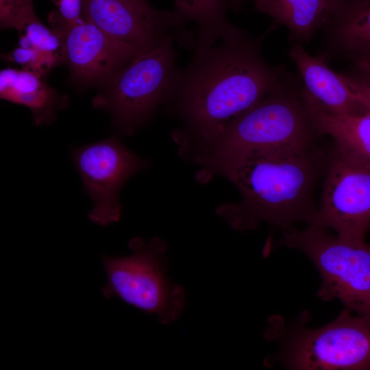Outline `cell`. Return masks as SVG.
<instances>
[{
  "label": "cell",
  "instance_id": "obj_1",
  "mask_svg": "<svg viewBox=\"0 0 370 370\" xmlns=\"http://www.w3.org/2000/svg\"><path fill=\"white\" fill-rule=\"evenodd\" d=\"M271 27L254 36L231 23L198 36L193 56L180 70L164 109L182 122L172 138L210 132L232 121L258 101L287 70L273 66L262 47Z\"/></svg>",
  "mask_w": 370,
  "mask_h": 370
},
{
  "label": "cell",
  "instance_id": "obj_2",
  "mask_svg": "<svg viewBox=\"0 0 370 370\" xmlns=\"http://www.w3.org/2000/svg\"><path fill=\"white\" fill-rule=\"evenodd\" d=\"M330 153L317 147L300 151L254 154L199 162L196 179L221 176L238 190V203L219 206L217 214L234 230H254L261 223L282 231L297 222L312 225L314 193L323 178Z\"/></svg>",
  "mask_w": 370,
  "mask_h": 370
},
{
  "label": "cell",
  "instance_id": "obj_3",
  "mask_svg": "<svg viewBox=\"0 0 370 370\" xmlns=\"http://www.w3.org/2000/svg\"><path fill=\"white\" fill-rule=\"evenodd\" d=\"M320 136L303 92L301 78L288 72L253 107L206 134L173 140L194 164L210 160L306 151Z\"/></svg>",
  "mask_w": 370,
  "mask_h": 370
},
{
  "label": "cell",
  "instance_id": "obj_4",
  "mask_svg": "<svg viewBox=\"0 0 370 370\" xmlns=\"http://www.w3.org/2000/svg\"><path fill=\"white\" fill-rule=\"evenodd\" d=\"M172 34L158 46L137 55L92 99L108 111L123 135L132 136L170 99L180 72Z\"/></svg>",
  "mask_w": 370,
  "mask_h": 370
},
{
  "label": "cell",
  "instance_id": "obj_5",
  "mask_svg": "<svg viewBox=\"0 0 370 370\" xmlns=\"http://www.w3.org/2000/svg\"><path fill=\"white\" fill-rule=\"evenodd\" d=\"M128 246L132 250L130 256L101 257L107 277L101 289L103 295L106 299L116 297L154 314L162 324L175 321L185 306V292L167 275L166 244L158 237L149 241L135 237Z\"/></svg>",
  "mask_w": 370,
  "mask_h": 370
},
{
  "label": "cell",
  "instance_id": "obj_6",
  "mask_svg": "<svg viewBox=\"0 0 370 370\" xmlns=\"http://www.w3.org/2000/svg\"><path fill=\"white\" fill-rule=\"evenodd\" d=\"M282 234L279 245L302 252L319 271V297L338 299L346 309L370 319V243L346 241L313 225Z\"/></svg>",
  "mask_w": 370,
  "mask_h": 370
},
{
  "label": "cell",
  "instance_id": "obj_7",
  "mask_svg": "<svg viewBox=\"0 0 370 370\" xmlns=\"http://www.w3.org/2000/svg\"><path fill=\"white\" fill-rule=\"evenodd\" d=\"M277 357L293 369H370V319L345 308L323 326L289 332Z\"/></svg>",
  "mask_w": 370,
  "mask_h": 370
},
{
  "label": "cell",
  "instance_id": "obj_8",
  "mask_svg": "<svg viewBox=\"0 0 370 370\" xmlns=\"http://www.w3.org/2000/svg\"><path fill=\"white\" fill-rule=\"evenodd\" d=\"M323 179L321 201L312 225L333 230L346 241L365 242L370 231V168L334 147Z\"/></svg>",
  "mask_w": 370,
  "mask_h": 370
},
{
  "label": "cell",
  "instance_id": "obj_9",
  "mask_svg": "<svg viewBox=\"0 0 370 370\" xmlns=\"http://www.w3.org/2000/svg\"><path fill=\"white\" fill-rule=\"evenodd\" d=\"M71 158L93 202L89 219L101 226L116 223L123 206L120 191L138 171L147 168L148 160L138 156L116 136L71 149Z\"/></svg>",
  "mask_w": 370,
  "mask_h": 370
},
{
  "label": "cell",
  "instance_id": "obj_10",
  "mask_svg": "<svg viewBox=\"0 0 370 370\" xmlns=\"http://www.w3.org/2000/svg\"><path fill=\"white\" fill-rule=\"evenodd\" d=\"M82 16L138 54L172 34L182 43L186 38L173 10H157L147 0H82Z\"/></svg>",
  "mask_w": 370,
  "mask_h": 370
},
{
  "label": "cell",
  "instance_id": "obj_11",
  "mask_svg": "<svg viewBox=\"0 0 370 370\" xmlns=\"http://www.w3.org/2000/svg\"><path fill=\"white\" fill-rule=\"evenodd\" d=\"M49 21L62 38L64 62L80 83L104 86L138 55L84 18L68 22L54 11Z\"/></svg>",
  "mask_w": 370,
  "mask_h": 370
},
{
  "label": "cell",
  "instance_id": "obj_12",
  "mask_svg": "<svg viewBox=\"0 0 370 370\" xmlns=\"http://www.w3.org/2000/svg\"><path fill=\"white\" fill-rule=\"evenodd\" d=\"M303 82L306 99L321 110L340 115L370 112V106L349 85L341 73L332 70L319 56L308 53L303 45L295 43L288 51Z\"/></svg>",
  "mask_w": 370,
  "mask_h": 370
},
{
  "label": "cell",
  "instance_id": "obj_13",
  "mask_svg": "<svg viewBox=\"0 0 370 370\" xmlns=\"http://www.w3.org/2000/svg\"><path fill=\"white\" fill-rule=\"evenodd\" d=\"M318 56L328 62L370 55V0H328Z\"/></svg>",
  "mask_w": 370,
  "mask_h": 370
},
{
  "label": "cell",
  "instance_id": "obj_14",
  "mask_svg": "<svg viewBox=\"0 0 370 370\" xmlns=\"http://www.w3.org/2000/svg\"><path fill=\"white\" fill-rule=\"evenodd\" d=\"M42 77L27 69L8 68L0 73L1 98L29 108L37 125L51 123L56 112L67 103L64 97L45 83Z\"/></svg>",
  "mask_w": 370,
  "mask_h": 370
},
{
  "label": "cell",
  "instance_id": "obj_15",
  "mask_svg": "<svg viewBox=\"0 0 370 370\" xmlns=\"http://www.w3.org/2000/svg\"><path fill=\"white\" fill-rule=\"evenodd\" d=\"M306 101L319 135L330 136L334 142V147L340 152L354 162L370 168V112L359 115L335 114Z\"/></svg>",
  "mask_w": 370,
  "mask_h": 370
},
{
  "label": "cell",
  "instance_id": "obj_16",
  "mask_svg": "<svg viewBox=\"0 0 370 370\" xmlns=\"http://www.w3.org/2000/svg\"><path fill=\"white\" fill-rule=\"evenodd\" d=\"M328 0H267L254 8L284 26L295 43L309 42L324 19Z\"/></svg>",
  "mask_w": 370,
  "mask_h": 370
},
{
  "label": "cell",
  "instance_id": "obj_17",
  "mask_svg": "<svg viewBox=\"0 0 370 370\" xmlns=\"http://www.w3.org/2000/svg\"><path fill=\"white\" fill-rule=\"evenodd\" d=\"M173 11L186 31L188 24L196 26V37L219 30L230 23L226 14L229 0H173Z\"/></svg>",
  "mask_w": 370,
  "mask_h": 370
},
{
  "label": "cell",
  "instance_id": "obj_18",
  "mask_svg": "<svg viewBox=\"0 0 370 370\" xmlns=\"http://www.w3.org/2000/svg\"><path fill=\"white\" fill-rule=\"evenodd\" d=\"M19 45L32 47L61 57L64 60L62 40L60 36L42 24L36 17L19 29Z\"/></svg>",
  "mask_w": 370,
  "mask_h": 370
},
{
  "label": "cell",
  "instance_id": "obj_19",
  "mask_svg": "<svg viewBox=\"0 0 370 370\" xmlns=\"http://www.w3.org/2000/svg\"><path fill=\"white\" fill-rule=\"evenodd\" d=\"M350 87L370 106V71L354 64L341 73Z\"/></svg>",
  "mask_w": 370,
  "mask_h": 370
},
{
  "label": "cell",
  "instance_id": "obj_20",
  "mask_svg": "<svg viewBox=\"0 0 370 370\" xmlns=\"http://www.w3.org/2000/svg\"><path fill=\"white\" fill-rule=\"evenodd\" d=\"M56 5L60 16L68 22L83 18L82 0H60Z\"/></svg>",
  "mask_w": 370,
  "mask_h": 370
},
{
  "label": "cell",
  "instance_id": "obj_21",
  "mask_svg": "<svg viewBox=\"0 0 370 370\" xmlns=\"http://www.w3.org/2000/svg\"><path fill=\"white\" fill-rule=\"evenodd\" d=\"M267 0H229L230 10H238L243 3L247 1H251L254 3V8L260 5Z\"/></svg>",
  "mask_w": 370,
  "mask_h": 370
},
{
  "label": "cell",
  "instance_id": "obj_22",
  "mask_svg": "<svg viewBox=\"0 0 370 370\" xmlns=\"http://www.w3.org/2000/svg\"><path fill=\"white\" fill-rule=\"evenodd\" d=\"M352 64L370 71V55L351 60Z\"/></svg>",
  "mask_w": 370,
  "mask_h": 370
},
{
  "label": "cell",
  "instance_id": "obj_23",
  "mask_svg": "<svg viewBox=\"0 0 370 370\" xmlns=\"http://www.w3.org/2000/svg\"><path fill=\"white\" fill-rule=\"evenodd\" d=\"M55 4H56L60 0H51Z\"/></svg>",
  "mask_w": 370,
  "mask_h": 370
},
{
  "label": "cell",
  "instance_id": "obj_24",
  "mask_svg": "<svg viewBox=\"0 0 370 370\" xmlns=\"http://www.w3.org/2000/svg\"><path fill=\"white\" fill-rule=\"evenodd\" d=\"M27 1H32V0H27Z\"/></svg>",
  "mask_w": 370,
  "mask_h": 370
}]
</instances>
